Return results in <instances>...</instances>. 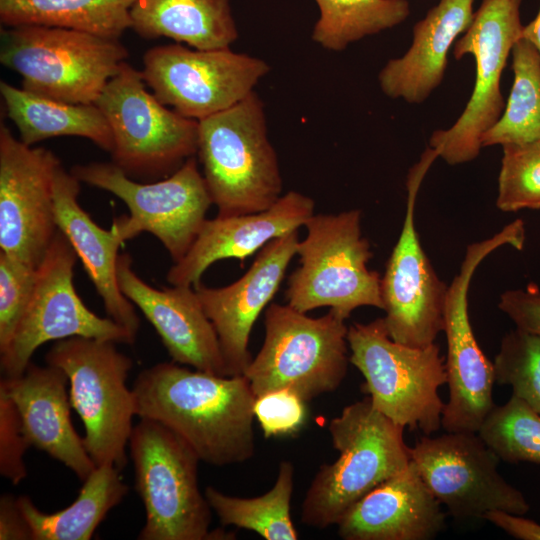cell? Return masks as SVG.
<instances>
[{
    "label": "cell",
    "mask_w": 540,
    "mask_h": 540,
    "mask_svg": "<svg viewBox=\"0 0 540 540\" xmlns=\"http://www.w3.org/2000/svg\"><path fill=\"white\" fill-rule=\"evenodd\" d=\"M71 173L126 204L129 214L112 222L123 242L150 233L162 243L173 263L187 253L213 204L194 156L169 177L151 183L133 180L113 162L77 164Z\"/></svg>",
    "instance_id": "cell-10"
},
{
    "label": "cell",
    "mask_w": 540,
    "mask_h": 540,
    "mask_svg": "<svg viewBox=\"0 0 540 540\" xmlns=\"http://www.w3.org/2000/svg\"><path fill=\"white\" fill-rule=\"evenodd\" d=\"M37 267L0 251V352L10 343L30 302Z\"/></svg>",
    "instance_id": "cell-36"
},
{
    "label": "cell",
    "mask_w": 540,
    "mask_h": 540,
    "mask_svg": "<svg viewBox=\"0 0 540 540\" xmlns=\"http://www.w3.org/2000/svg\"><path fill=\"white\" fill-rule=\"evenodd\" d=\"M495 382L540 415V336L515 328L504 335L494 362Z\"/></svg>",
    "instance_id": "cell-34"
},
{
    "label": "cell",
    "mask_w": 540,
    "mask_h": 540,
    "mask_svg": "<svg viewBox=\"0 0 540 540\" xmlns=\"http://www.w3.org/2000/svg\"><path fill=\"white\" fill-rule=\"evenodd\" d=\"M446 514L411 461L355 502L337 522L344 540H430Z\"/></svg>",
    "instance_id": "cell-23"
},
{
    "label": "cell",
    "mask_w": 540,
    "mask_h": 540,
    "mask_svg": "<svg viewBox=\"0 0 540 540\" xmlns=\"http://www.w3.org/2000/svg\"><path fill=\"white\" fill-rule=\"evenodd\" d=\"M254 415L266 438L293 435L306 421V402L291 390H274L256 397Z\"/></svg>",
    "instance_id": "cell-37"
},
{
    "label": "cell",
    "mask_w": 540,
    "mask_h": 540,
    "mask_svg": "<svg viewBox=\"0 0 540 540\" xmlns=\"http://www.w3.org/2000/svg\"><path fill=\"white\" fill-rule=\"evenodd\" d=\"M80 181L61 164L54 185L57 229L69 240L84 270L101 297L108 317L137 337L140 319L135 305L117 281L119 248L124 243L116 228L100 227L80 206Z\"/></svg>",
    "instance_id": "cell-24"
},
{
    "label": "cell",
    "mask_w": 540,
    "mask_h": 540,
    "mask_svg": "<svg viewBox=\"0 0 540 540\" xmlns=\"http://www.w3.org/2000/svg\"><path fill=\"white\" fill-rule=\"evenodd\" d=\"M404 429L378 411L369 396L345 406L328 426L339 456L314 476L302 502V522L316 529L336 525L355 502L406 469L411 447Z\"/></svg>",
    "instance_id": "cell-2"
},
{
    "label": "cell",
    "mask_w": 540,
    "mask_h": 540,
    "mask_svg": "<svg viewBox=\"0 0 540 540\" xmlns=\"http://www.w3.org/2000/svg\"><path fill=\"white\" fill-rule=\"evenodd\" d=\"M525 237V224L516 219L492 237L468 245L459 273L448 286L443 326L449 387V400L442 414L446 432L477 433L495 406L494 367L475 338L468 312V291L477 267L490 253L505 245L521 250Z\"/></svg>",
    "instance_id": "cell-12"
},
{
    "label": "cell",
    "mask_w": 540,
    "mask_h": 540,
    "mask_svg": "<svg viewBox=\"0 0 540 540\" xmlns=\"http://www.w3.org/2000/svg\"><path fill=\"white\" fill-rule=\"evenodd\" d=\"M299 240L300 266L290 275L286 299L294 309L307 313L329 307L344 318L359 307L383 310L381 277L368 263L373 254L361 230V211L313 214Z\"/></svg>",
    "instance_id": "cell-6"
},
{
    "label": "cell",
    "mask_w": 540,
    "mask_h": 540,
    "mask_svg": "<svg viewBox=\"0 0 540 540\" xmlns=\"http://www.w3.org/2000/svg\"><path fill=\"white\" fill-rule=\"evenodd\" d=\"M0 540H33L18 497L10 493L0 496Z\"/></svg>",
    "instance_id": "cell-40"
},
{
    "label": "cell",
    "mask_w": 540,
    "mask_h": 540,
    "mask_svg": "<svg viewBox=\"0 0 540 540\" xmlns=\"http://www.w3.org/2000/svg\"><path fill=\"white\" fill-rule=\"evenodd\" d=\"M117 281L154 327L173 362L228 376L216 331L194 287H152L136 274L128 253L118 256Z\"/></svg>",
    "instance_id": "cell-20"
},
{
    "label": "cell",
    "mask_w": 540,
    "mask_h": 540,
    "mask_svg": "<svg viewBox=\"0 0 540 540\" xmlns=\"http://www.w3.org/2000/svg\"><path fill=\"white\" fill-rule=\"evenodd\" d=\"M136 0H0L5 27L44 25L119 39L131 28L130 11Z\"/></svg>",
    "instance_id": "cell-29"
},
{
    "label": "cell",
    "mask_w": 540,
    "mask_h": 540,
    "mask_svg": "<svg viewBox=\"0 0 540 540\" xmlns=\"http://www.w3.org/2000/svg\"><path fill=\"white\" fill-rule=\"evenodd\" d=\"M502 147L496 207L502 212L540 209V138Z\"/></svg>",
    "instance_id": "cell-35"
},
{
    "label": "cell",
    "mask_w": 540,
    "mask_h": 540,
    "mask_svg": "<svg viewBox=\"0 0 540 540\" xmlns=\"http://www.w3.org/2000/svg\"><path fill=\"white\" fill-rule=\"evenodd\" d=\"M61 161L0 125V251L38 267L56 232L55 177Z\"/></svg>",
    "instance_id": "cell-18"
},
{
    "label": "cell",
    "mask_w": 540,
    "mask_h": 540,
    "mask_svg": "<svg viewBox=\"0 0 540 540\" xmlns=\"http://www.w3.org/2000/svg\"><path fill=\"white\" fill-rule=\"evenodd\" d=\"M522 38L529 41L540 54V8L536 17L523 27Z\"/></svg>",
    "instance_id": "cell-42"
},
{
    "label": "cell",
    "mask_w": 540,
    "mask_h": 540,
    "mask_svg": "<svg viewBox=\"0 0 540 540\" xmlns=\"http://www.w3.org/2000/svg\"><path fill=\"white\" fill-rule=\"evenodd\" d=\"M29 447L18 411L0 387V474L14 485L27 476L23 456Z\"/></svg>",
    "instance_id": "cell-38"
},
{
    "label": "cell",
    "mask_w": 540,
    "mask_h": 540,
    "mask_svg": "<svg viewBox=\"0 0 540 540\" xmlns=\"http://www.w3.org/2000/svg\"><path fill=\"white\" fill-rule=\"evenodd\" d=\"M132 391L136 415L173 430L201 461L228 466L254 456L256 396L244 375L222 376L162 362L142 370Z\"/></svg>",
    "instance_id": "cell-1"
},
{
    "label": "cell",
    "mask_w": 540,
    "mask_h": 540,
    "mask_svg": "<svg viewBox=\"0 0 540 540\" xmlns=\"http://www.w3.org/2000/svg\"><path fill=\"white\" fill-rule=\"evenodd\" d=\"M482 519L489 521L510 536L520 540H540V524L500 510L486 512Z\"/></svg>",
    "instance_id": "cell-41"
},
{
    "label": "cell",
    "mask_w": 540,
    "mask_h": 540,
    "mask_svg": "<svg viewBox=\"0 0 540 540\" xmlns=\"http://www.w3.org/2000/svg\"><path fill=\"white\" fill-rule=\"evenodd\" d=\"M67 384L62 369L32 362L21 376L0 381L18 411L30 446L61 462L83 482L96 465L73 427Z\"/></svg>",
    "instance_id": "cell-22"
},
{
    "label": "cell",
    "mask_w": 540,
    "mask_h": 540,
    "mask_svg": "<svg viewBox=\"0 0 540 540\" xmlns=\"http://www.w3.org/2000/svg\"><path fill=\"white\" fill-rule=\"evenodd\" d=\"M437 158L427 149L407 178V207L399 238L381 277L384 322L394 341L423 348L443 331L448 286L424 252L415 227L416 198L422 180Z\"/></svg>",
    "instance_id": "cell-16"
},
{
    "label": "cell",
    "mask_w": 540,
    "mask_h": 540,
    "mask_svg": "<svg viewBox=\"0 0 540 540\" xmlns=\"http://www.w3.org/2000/svg\"><path fill=\"white\" fill-rule=\"evenodd\" d=\"M6 114L26 145L59 136H76L92 141L111 153L113 135L110 125L95 104H72L0 82Z\"/></svg>",
    "instance_id": "cell-27"
},
{
    "label": "cell",
    "mask_w": 540,
    "mask_h": 540,
    "mask_svg": "<svg viewBox=\"0 0 540 540\" xmlns=\"http://www.w3.org/2000/svg\"><path fill=\"white\" fill-rule=\"evenodd\" d=\"M474 0H440L413 28V41L400 58L389 60L379 73L380 87L390 98L425 101L440 85L447 55L455 39L470 26Z\"/></svg>",
    "instance_id": "cell-25"
},
{
    "label": "cell",
    "mask_w": 540,
    "mask_h": 540,
    "mask_svg": "<svg viewBox=\"0 0 540 540\" xmlns=\"http://www.w3.org/2000/svg\"><path fill=\"white\" fill-rule=\"evenodd\" d=\"M522 0H482L473 20L456 41L453 55L471 54L476 63L472 95L460 117L446 130H436L430 148L450 165L474 160L483 134L502 115L505 102L500 78L514 44L522 38Z\"/></svg>",
    "instance_id": "cell-13"
},
{
    "label": "cell",
    "mask_w": 540,
    "mask_h": 540,
    "mask_svg": "<svg viewBox=\"0 0 540 540\" xmlns=\"http://www.w3.org/2000/svg\"><path fill=\"white\" fill-rule=\"evenodd\" d=\"M130 20L143 38H170L201 50L229 48L239 35L230 0H136Z\"/></svg>",
    "instance_id": "cell-26"
},
{
    "label": "cell",
    "mask_w": 540,
    "mask_h": 540,
    "mask_svg": "<svg viewBox=\"0 0 540 540\" xmlns=\"http://www.w3.org/2000/svg\"><path fill=\"white\" fill-rule=\"evenodd\" d=\"M78 256L66 236L57 230L37 267L27 309L7 348L0 352L2 377L21 376L34 352L43 344L81 336L132 345L136 337L110 317L92 312L73 284Z\"/></svg>",
    "instance_id": "cell-14"
},
{
    "label": "cell",
    "mask_w": 540,
    "mask_h": 540,
    "mask_svg": "<svg viewBox=\"0 0 540 540\" xmlns=\"http://www.w3.org/2000/svg\"><path fill=\"white\" fill-rule=\"evenodd\" d=\"M197 154L218 216L260 212L281 197L278 157L255 91L198 121Z\"/></svg>",
    "instance_id": "cell-3"
},
{
    "label": "cell",
    "mask_w": 540,
    "mask_h": 540,
    "mask_svg": "<svg viewBox=\"0 0 540 540\" xmlns=\"http://www.w3.org/2000/svg\"><path fill=\"white\" fill-rule=\"evenodd\" d=\"M116 344L70 337L55 341L45 361L68 377L71 406L83 423V443L95 465L108 464L122 471L137 415L134 393L127 386L133 360Z\"/></svg>",
    "instance_id": "cell-7"
},
{
    "label": "cell",
    "mask_w": 540,
    "mask_h": 540,
    "mask_svg": "<svg viewBox=\"0 0 540 540\" xmlns=\"http://www.w3.org/2000/svg\"><path fill=\"white\" fill-rule=\"evenodd\" d=\"M345 321L331 309L314 318L288 304L271 303L263 345L243 373L254 395L288 389L309 402L335 391L350 362Z\"/></svg>",
    "instance_id": "cell-5"
},
{
    "label": "cell",
    "mask_w": 540,
    "mask_h": 540,
    "mask_svg": "<svg viewBox=\"0 0 540 540\" xmlns=\"http://www.w3.org/2000/svg\"><path fill=\"white\" fill-rule=\"evenodd\" d=\"M121 470L112 465L96 466L83 481L76 500L68 507L45 513L26 496H18L33 540H89L111 509L127 495L129 486Z\"/></svg>",
    "instance_id": "cell-28"
},
{
    "label": "cell",
    "mask_w": 540,
    "mask_h": 540,
    "mask_svg": "<svg viewBox=\"0 0 540 540\" xmlns=\"http://www.w3.org/2000/svg\"><path fill=\"white\" fill-rule=\"evenodd\" d=\"M514 81L504 111L482 136V147L518 145L540 138V54L526 39L512 50Z\"/></svg>",
    "instance_id": "cell-31"
},
{
    "label": "cell",
    "mask_w": 540,
    "mask_h": 540,
    "mask_svg": "<svg viewBox=\"0 0 540 540\" xmlns=\"http://www.w3.org/2000/svg\"><path fill=\"white\" fill-rule=\"evenodd\" d=\"M349 360L363 375L361 389L372 405L398 425L430 435L442 426L439 388L447 383L445 361L433 343H398L384 318L348 326Z\"/></svg>",
    "instance_id": "cell-9"
},
{
    "label": "cell",
    "mask_w": 540,
    "mask_h": 540,
    "mask_svg": "<svg viewBox=\"0 0 540 540\" xmlns=\"http://www.w3.org/2000/svg\"><path fill=\"white\" fill-rule=\"evenodd\" d=\"M411 461L428 489L458 519L482 518L500 510L529 511L524 495L498 472L499 457L478 433L425 435L411 447Z\"/></svg>",
    "instance_id": "cell-17"
},
{
    "label": "cell",
    "mask_w": 540,
    "mask_h": 540,
    "mask_svg": "<svg viewBox=\"0 0 540 540\" xmlns=\"http://www.w3.org/2000/svg\"><path fill=\"white\" fill-rule=\"evenodd\" d=\"M298 242V230L284 234L258 251L252 265L235 282L217 288L201 283L194 287L216 331L228 376L243 375L251 362L248 344L252 328L278 291Z\"/></svg>",
    "instance_id": "cell-19"
},
{
    "label": "cell",
    "mask_w": 540,
    "mask_h": 540,
    "mask_svg": "<svg viewBox=\"0 0 540 540\" xmlns=\"http://www.w3.org/2000/svg\"><path fill=\"white\" fill-rule=\"evenodd\" d=\"M128 57L119 41L76 29L18 25L1 29L0 62L22 88L47 98L94 104Z\"/></svg>",
    "instance_id": "cell-4"
},
{
    "label": "cell",
    "mask_w": 540,
    "mask_h": 540,
    "mask_svg": "<svg viewBox=\"0 0 540 540\" xmlns=\"http://www.w3.org/2000/svg\"><path fill=\"white\" fill-rule=\"evenodd\" d=\"M477 433L500 460L540 465V415L515 395L495 405Z\"/></svg>",
    "instance_id": "cell-33"
},
{
    "label": "cell",
    "mask_w": 540,
    "mask_h": 540,
    "mask_svg": "<svg viewBox=\"0 0 540 540\" xmlns=\"http://www.w3.org/2000/svg\"><path fill=\"white\" fill-rule=\"evenodd\" d=\"M314 205L312 198L292 190L266 210L206 219L187 253L169 269L168 283L195 287L215 262L234 258L243 263L273 239L304 226Z\"/></svg>",
    "instance_id": "cell-21"
},
{
    "label": "cell",
    "mask_w": 540,
    "mask_h": 540,
    "mask_svg": "<svg viewBox=\"0 0 540 540\" xmlns=\"http://www.w3.org/2000/svg\"><path fill=\"white\" fill-rule=\"evenodd\" d=\"M270 71L262 59L230 48L189 49L180 43L146 51V85L164 105L200 121L237 104Z\"/></svg>",
    "instance_id": "cell-15"
},
{
    "label": "cell",
    "mask_w": 540,
    "mask_h": 540,
    "mask_svg": "<svg viewBox=\"0 0 540 540\" xmlns=\"http://www.w3.org/2000/svg\"><path fill=\"white\" fill-rule=\"evenodd\" d=\"M294 476V465L282 461L274 485L265 494L240 498L208 486L204 495L223 526L250 530L266 540H296L291 517Z\"/></svg>",
    "instance_id": "cell-30"
},
{
    "label": "cell",
    "mask_w": 540,
    "mask_h": 540,
    "mask_svg": "<svg viewBox=\"0 0 540 540\" xmlns=\"http://www.w3.org/2000/svg\"><path fill=\"white\" fill-rule=\"evenodd\" d=\"M319 18L312 39L330 51H342L366 36L393 28L407 19V0H315Z\"/></svg>",
    "instance_id": "cell-32"
},
{
    "label": "cell",
    "mask_w": 540,
    "mask_h": 540,
    "mask_svg": "<svg viewBox=\"0 0 540 540\" xmlns=\"http://www.w3.org/2000/svg\"><path fill=\"white\" fill-rule=\"evenodd\" d=\"M126 61L94 103L112 135V162L132 177H160L197 153L198 121L161 103Z\"/></svg>",
    "instance_id": "cell-11"
},
{
    "label": "cell",
    "mask_w": 540,
    "mask_h": 540,
    "mask_svg": "<svg viewBox=\"0 0 540 540\" xmlns=\"http://www.w3.org/2000/svg\"><path fill=\"white\" fill-rule=\"evenodd\" d=\"M498 307L516 328L540 336V289L537 285L505 291L500 295Z\"/></svg>",
    "instance_id": "cell-39"
},
{
    "label": "cell",
    "mask_w": 540,
    "mask_h": 540,
    "mask_svg": "<svg viewBox=\"0 0 540 540\" xmlns=\"http://www.w3.org/2000/svg\"><path fill=\"white\" fill-rule=\"evenodd\" d=\"M135 489L145 508L140 540H207L212 509L201 493L192 447L164 424L147 418L133 426L129 443Z\"/></svg>",
    "instance_id": "cell-8"
}]
</instances>
